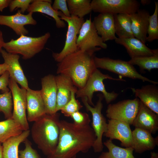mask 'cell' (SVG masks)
Segmentation results:
<instances>
[{"label": "cell", "instance_id": "f546056e", "mask_svg": "<svg viewBox=\"0 0 158 158\" xmlns=\"http://www.w3.org/2000/svg\"><path fill=\"white\" fill-rule=\"evenodd\" d=\"M128 61L133 66H138L142 73L145 70L150 72L152 69L158 68V49H155L153 55L132 58Z\"/></svg>", "mask_w": 158, "mask_h": 158}, {"label": "cell", "instance_id": "f6af8a7d", "mask_svg": "<svg viewBox=\"0 0 158 158\" xmlns=\"http://www.w3.org/2000/svg\"><path fill=\"white\" fill-rule=\"evenodd\" d=\"M1 143L0 142V158H3V147Z\"/></svg>", "mask_w": 158, "mask_h": 158}, {"label": "cell", "instance_id": "f35d334b", "mask_svg": "<svg viewBox=\"0 0 158 158\" xmlns=\"http://www.w3.org/2000/svg\"><path fill=\"white\" fill-rule=\"evenodd\" d=\"M10 75L7 71L4 72L0 76V90L3 93L10 91V89L8 87V86Z\"/></svg>", "mask_w": 158, "mask_h": 158}, {"label": "cell", "instance_id": "4316f807", "mask_svg": "<svg viewBox=\"0 0 158 158\" xmlns=\"http://www.w3.org/2000/svg\"><path fill=\"white\" fill-rule=\"evenodd\" d=\"M115 34L118 37L127 38L135 37L131 28L130 15L119 14L114 15Z\"/></svg>", "mask_w": 158, "mask_h": 158}, {"label": "cell", "instance_id": "8fae6325", "mask_svg": "<svg viewBox=\"0 0 158 158\" xmlns=\"http://www.w3.org/2000/svg\"><path fill=\"white\" fill-rule=\"evenodd\" d=\"M140 102L136 97L109 104L106 111V116L109 119L122 121L131 125L138 113Z\"/></svg>", "mask_w": 158, "mask_h": 158}, {"label": "cell", "instance_id": "30bf717a", "mask_svg": "<svg viewBox=\"0 0 158 158\" xmlns=\"http://www.w3.org/2000/svg\"><path fill=\"white\" fill-rule=\"evenodd\" d=\"M77 46L78 50L95 52L101 48L106 49L107 45L98 35L91 18L83 24L78 36Z\"/></svg>", "mask_w": 158, "mask_h": 158}, {"label": "cell", "instance_id": "4dcf8cb0", "mask_svg": "<svg viewBox=\"0 0 158 158\" xmlns=\"http://www.w3.org/2000/svg\"><path fill=\"white\" fill-rule=\"evenodd\" d=\"M71 16L81 18L89 14L92 11L90 0H66Z\"/></svg>", "mask_w": 158, "mask_h": 158}, {"label": "cell", "instance_id": "836d02e7", "mask_svg": "<svg viewBox=\"0 0 158 158\" xmlns=\"http://www.w3.org/2000/svg\"><path fill=\"white\" fill-rule=\"evenodd\" d=\"M76 92L74 91L71 92L69 101L60 110L62 113L66 116L70 117L72 114L79 111L83 107L80 102L76 99Z\"/></svg>", "mask_w": 158, "mask_h": 158}, {"label": "cell", "instance_id": "d6a6232c", "mask_svg": "<svg viewBox=\"0 0 158 158\" xmlns=\"http://www.w3.org/2000/svg\"><path fill=\"white\" fill-rule=\"evenodd\" d=\"M13 102L10 90L0 94V112H2L6 119L12 118Z\"/></svg>", "mask_w": 158, "mask_h": 158}, {"label": "cell", "instance_id": "d6986e66", "mask_svg": "<svg viewBox=\"0 0 158 158\" xmlns=\"http://www.w3.org/2000/svg\"><path fill=\"white\" fill-rule=\"evenodd\" d=\"M98 34L104 42L115 40L117 37L115 32L114 15L101 13L95 17L93 21Z\"/></svg>", "mask_w": 158, "mask_h": 158}, {"label": "cell", "instance_id": "cb8c5ba5", "mask_svg": "<svg viewBox=\"0 0 158 158\" xmlns=\"http://www.w3.org/2000/svg\"><path fill=\"white\" fill-rule=\"evenodd\" d=\"M156 85L152 84L143 86L140 88H130L136 97L158 114V87Z\"/></svg>", "mask_w": 158, "mask_h": 158}, {"label": "cell", "instance_id": "7bdbcfd3", "mask_svg": "<svg viewBox=\"0 0 158 158\" xmlns=\"http://www.w3.org/2000/svg\"><path fill=\"white\" fill-rule=\"evenodd\" d=\"M151 1L150 0H141L140 3L142 5H145L150 4Z\"/></svg>", "mask_w": 158, "mask_h": 158}, {"label": "cell", "instance_id": "d590c367", "mask_svg": "<svg viewBox=\"0 0 158 158\" xmlns=\"http://www.w3.org/2000/svg\"><path fill=\"white\" fill-rule=\"evenodd\" d=\"M70 117L73 120V123L76 125L86 126L90 125L91 121L89 115L86 113H83L79 111L72 114Z\"/></svg>", "mask_w": 158, "mask_h": 158}, {"label": "cell", "instance_id": "603a6c76", "mask_svg": "<svg viewBox=\"0 0 158 158\" xmlns=\"http://www.w3.org/2000/svg\"><path fill=\"white\" fill-rule=\"evenodd\" d=\"M115 42L123 46L131 59L153 55L155 49H152L140 40L135 37L121 38L117 37Z\"/></svg>", "mask_w": 158, "mask_h": 158}, {"label": "cell", "instance_id": "2e32d148", "mask_svg": "<svg viewBox=\"0 0 158 158\" xmlns=\"http://www.w3.org/2000/svg\"><path fill=\"white\" fill-rule=\"evenodd\" d=\"M132 125L135 128L155 134L158 130V114L140 101L138 113Z\"/></svg>", "mask_w": 158, "mask_h": 158}, {"label": "cell", "instance_id": "4fadbf2b", "mask_svg": "<svg viewBox=\"0 0 158 158\" xmlns=\"http://www.w3.org/2000/svg\"><path fill=\"white\" fill-rule=\"evenodd\" d=\"M103 135L112 140L116 139L121 142V145L125 148L132 147V131L130 125L117 120L109 119L107 129Z\"/></svg>", "mask_w": 158, "mask_h": 158}, {"label": "cell", "instance_id": "5bb4252c", "mask_svg": "<svg viewBox=\"0 0 158 158\" xmlns=\"http://www.w3.org/2000/svg\"><path fill=\"white\" fill-rule=\"evenodd\" d=\"M32 13L28 14H22L20 10L15 14L7 16L0 15V25L6 26L12 29L18 35H25L28 31L25 27L28 25H35L36 21L32 16Z\"/></svg>", "mask_w": 158, "mask_h": 158}, {"label": "cell", "instance_id": "8992f818", "mask_svg": "<svg viewBox=\"0 0 158 158\" xmlns=\"http://www.w3.org/2000/svg\"><path fill=\"white\" fill-rule=\"evenodd\" d=\"M94 62L97 68L107 70L118 75L121 77L139 79L155 85L158 83L157 82L152 80L138 73L134 66L128 61L108 57H98L95 56Z\"/></svg>", "mask_w": 158, "mask_h": 158}, {"label": "cell", "instance_id": "ab89813d", "mask_svg": "<svg viewBox=\"0 0 158 158\" xmlns=\"http://www.w3.org/2000/svg\"><path fill=\"white\" fill-rule=\"evenodd\" d=\"M11 0H0V11L2 12L5 8L9 6Z\"/></svg>", "mask_w": 158, "mask_h": 158}, {"label": "cell", "instance_id": "ee69618b", "mask_svg": "<svg viewBox=\"0 0 158 158\" xmlns=\"http://www.w3.org/2000/svg\"><path fill=\"white\" fill-rule=\"evenodd\" d=\"M151 157L150 158H158V153L154 152L151 153Z\"/></svg>", "mask_w": 158, "mask_h": 158}, {"label": "cell", "instance_id": "60d3db41", "mask_svg": "<svg viewBox=\"0 0 158 158\" xmlns=\"http://www.w3.org/2000/svg\"><path fill=\"white\" fill-rule=\"evenodd\" d=\"M8 66L4 63L0 64V75H1L5 71H7Z\"/></svg>", "mask_w": 158, "mask_h": 158}, {"label": "cell", "instance_id": "7c38bea8", "mask_svg": "<svg viewBox=\"0 0 158 158\" xmlns=\"http://www.w3.org/2000/svg\"><path fill=\"white\" fill-rule=\"evenodd\" d=\"M13 99V111L12 118L21 126L24 130L29 129L26 110L27 90L20 88L17 83L10 78L8 85Z\"/></svg>", "mask_w": 158, "mask_h": 158}, {"label": "cell", "instance_id": "1f68e13d", "mask_svg": "<svg viewBox=\"0 0 158 158\" xmlns=\"http://www.w3.org/2000/svg\"><path fill=\"white\" fill-rule=\"evenodd\" d=\"M155 9L153 14L150 15L147 30L146 41L151 42L158 39V2L154 1Z\"/></svg>", "mask_w": 158, "mask_h": 158}, {"label": "cell", "instance_id": "b9f144b4", "mask_svg": "<svg viewBox=\"0 0 158 158\" xmlns=\"http://www.w3.org/2000/svg\"><path fill=\"white\" fill-rule=\"evenodd\" d=\"M5 42L4 41L2 33L0 30V53L2 49V48L3 47Z\"/></svg>", "mask_w": 158, "mask_h": 158}, {"label": "cell", "instance_id": "9a60e30c", "mask_svg": "<svg viewBox=\"0 0 158 158\" xmlns=\"http://www.w3.org/2000/svg\"><path fill=\"white\" fill-rule=\"evenodd\" d=\"M42 89L40 90L45 106L46 114L56 113L57 89L55 76L52 74L46 75L41 79Z\"/></svg>", "mask_w": 158, "mask_h": 158}, {"label": "cell", "instance_id": "f1b7e54d", "mask_svg": "<svg viewBox=\"0 0 158 158\" xmlns=\"http://www.w3.org/2000/svg\"><path fill=\"white\" fill-rule=\"evenodd\" d=\"M24 131L18 122L12 118L0 121V142L3 143L9 138L19 135Z\"/></svg>", "mask_w": 158, "mask_h": 158}, {"label": "cell", "instance_id": "83f0119b", "mask_svg": "<svg viewBox=\"0 0 158 158\" xmlns=\"http://www.w3.org/2000/svg\"><path fill=\"white\" fill-rule=\"evenodd\" d=\"M108 151L102 152L98 158H135L133 155L132 147L122 148L113 143L109 139L103 142Z\"/></svg>", "mask_w": 158, "mask_h": 158}, {"label": "cell", "instance_id": "3957f363", "mask_svg": "<svg viewBox=\"0 0 158 158\" xmlns=\"http://www.w3.org/2000/svg\"><path fill=\"white\" fill-rule=\"evenodd\" d=\"M60 114H46L34 121L30 133L39 149L47 156L54 151L58 144L59 134Z\"/></svg>", "mask_w": 158, "mask_h": 158}, {"label": "cell", "instance_id": "8d00e7d4", "mask_svg": "<svg viewBox=\"0 0 158 158\" xmlns=\"http://www.w3.org/2000/svg\"><path fill=\"white\" fill-rule=\"evenodd\" d=\"M32 0H11L9 6L10 12H13L16 8H20V10L22 13L27 11L30 4L33 1Z\"/></svg>", "mask_w": 158, "mask_h": 158}, {"label": "cell", "instance_id": "44dd1931", "mask_svg": "<svg viewBox=\"0 0 158 158\" xmlns=\"http://www.w3.org/2000/svg\"><path fill=\"white\" fill-rule=\"evenodd\" d=\"M133 147L135 152L141 154L152 150L158 144V136L153 137L149 132L135 128L132 131Z\"/></svg>", "mask_w": 158, "mask_h": 158}, {"label": "cell", "instance_id": "ba28073f", "mask_svg": "<svg viewBox=\"0 0 158 158\" xmlns=\"http://www.w3.org/2000/svg\"><path fill=\"white\" fill-rule=\"evenodd\" d=\"M97 95L98 99L96 104L93 107L88 103L86 98H81L87 110L90 111L92 115V128L96 136V139L92 147L95 153L101 152L103 150L102 136L106 131L107 127L106 119L102 113L103 107L102 101L104 98L102 94H99Z\"/></svg>", "mask_w": 158, "mask_h": 158}, {"label": "cell", "instance_id": "52a82bcc", "mask_svg": "<svg viewBox=\"0 0 158 158\" xmlns=\"http://www.w3.org/2000/svg\"><path fill=\"white\" fill-rule=\"evenodd\" d=\"M59 16L61 20L67 22L68 28L63 48L59 53H52V56L54 60L58 63L67 55L79 50L76 44L78 35L85 21L84 18L75 16L66 17L59 11Z\"/></svg>", "mask_w": 158, "mask_h": 158}, {"label": "cell", "instance_id": "484cf974", "mask_svg": "<svg viewBox=\"0 0 158 158\" xmlns=\"http://www.w3.org/2000/svg\"><path fill=\"white\" fill-rule=\"evenodd\" d=\"M30 134V130H24L20 134L12 137L2 143L3 158H19L18 147Z\"/></svg>", "mask_w": 158, "mask_h": 158}, {"label": "cell", "instance_id": "e0dca14e", "mask_svg": "<svg viewBox=\"0 0 158 158\" xmlns=\"http://www.w3.org/2000/svg\"><path fill=\"white\" fill-rule=\"evenodd\" d=\"M1 53L4 59V63L8 66L10 78L13 80L23 88L28 90V87L27 79L25 76L19 62L18 54L9 53L2 49Z\"/></svg>", "mask_w": 158, "mask_h": 158}, {"label": "cell", "instance_id": "5b68a950", "mask_svg": "<svg viewBox=\"0 0 158 158\" xmlns=\"http://www.w3.org/2000/svg\"><path fill=\"white\" fill-rule=\"evenodd\" d=\"M105 79L125 81L122 78H114L108 74H103L97 68L89 77L85 86L81 89H78L75 93L76 97L86 98L88 103L94 107L95 105L92 101L93 94L95 92H100L102 93L106 103L109 104L117 98L119 94L114 91L109 92L107 91L103 83Z\"/></svg>", "mask_w": 158, "mask_h": 158}, {"label": "cell", "instance_id": "9c48e42d", "mask_svg": "<svg viewBox=\"0 0 158 158\" xmlns=\"http://www.w3.org/2000/svg\"><path fill=\"white\" fill-rule=\"evenodd\" d=\"M140 6V3L136 0H92L91 2L93 12L114 15H130L136 12Z\"/></svg>", "mask_w": 158, "mask_h": 158}, {"label": "cell", "instance_id": "74e56055", "mask_svg": "<svg viewBox=\"0 0 158 158\" xmlns=\"http://www.w3.org/2000/svg\"><path fill=\"white\" fill-rule=\"evenodd\" d=\"M52 6L53 8L56 11H60L66 16H71L66 0H55Z\"/></svg>", "mask_w": 158, "mask_h": 158}, {"label": "cell", "instance_id": "7402d4cb", "mask_svg": "<svg viewBox=\"0 0 158 158\" xmlns=\"http://www.w3.org/2000/svg\"><path fill=\"white\" fill-rule=\"evenodd\" d=\"M150 13L145 9H139L130 15L131 28L134 37L144 43L147 42V30Z\"/></svg>", "mask_w": 158, "mask_h": 158}, {"label": "cell", "instance_id": "d4e9b609", "mask_svg": "<svg viewBox=\"0 0 158 158\" xmlns=\"http://www.w3.org/2000/svg\"><path fill=\"white\" fill-rule=\"evenodd\" d=\"M52 1L50 0H34L31 3L27 11L28 13L38 12L45 14L53 18L58 28L66 26L65 22L59 16V11H56L51 5Z\"/></svg>", "mask_w": 158, "mask_h": 158}, {"label": "cell", "instance_id": "277c9868", "mask_svg": "<svg viewBox=\"0 0 158 158\" xmlns=\"http://www.w3.org/2000/svg\"><path fill=\"white\" fill-rule=\"evenodd\" d=\"M50 36L48 32L38 37L21 35L16 40L5 42L3 47L8 52L20 54L23 59H28L42 51Z\"/></svg>", "mask_w": 158, "mask_h": 158}, {"label": "cell", "instance_id": "7a4b0ae2", "mask_svg": "<svg viewBox=\"0 0 158 158\" xmlns=\"http://www.w3.org/2000/svg\"><path fill=\"white\" fill-rule=\"evenodd\" d=\"M95 53L79 50L67 55L57 64V73L69 77L78 89L83 88L97 68Z\"/></svg>", "mask_w": 158, "mask_h": 158}, {"label": "cell", "instance_id": "ffe728a7", "mask_svg": "<svg viewBox=\"0 0 158 158\" xmlns=\"http://www.w3.org/2000/svg\"><path fill=\"white\" fill-rule=\"evenodd\" d=\"M57 89L56 111L60 110L69 101L71 92L77 91L78 88L68 76L63 74L55 76Z\"/></svg>", "mask_w": 158, "mask_h": 158}, {"label": "cell", "instance_id": "ac0fdd59", "mask_svg": "<svg viewBox=\"0 0 158 158\" xmlns=\"http://www.w3.org/2000/svg\"><path fill=\"white\" fill-rule=\"evenodd\" d=\"M27 120L35 121L46 114L44 104L40 90H27Z\"/></svg>", "mask_w": 158, "mask_h": 158}, {"label": "cell", "instance_id": "e575fe53", "mask_svg": "<svg viewBox=\"0 0 158 158\" xmlns=\"http://www.w3.org/2000/svg\"><path fill=\"white\" fill-rule=\"evenodd\" d=\"M24 142L25 147L19 151V158H41L37 151L32 147L30 141L27 139Z\"/></svg>", "mask_w": 158, "mask_h": 158}, {"label": "cell", "instance_id": "6da1fadb", "mask_svg": "<svg viewBox=\"0 0 158 158\" xmlns=\"http://www.w3.org/2000/svg\"><path fill=\"white\" fill-rule=\"evenodd\" d=\"M59 134L57 147L47 158H75L80 152L86 153L92 147L96 139L90 125L80 126L60 120Z\"/></svg>", "mask_w": 158, "mask_h": 158}]
</instances>
